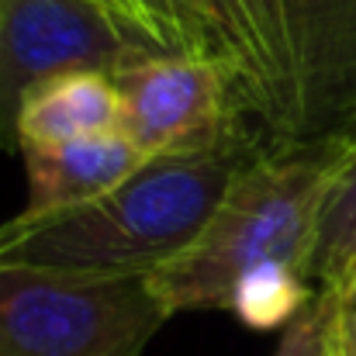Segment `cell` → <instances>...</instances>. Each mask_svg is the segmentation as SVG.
Listing matches in <instances>:
<instances>
[{
	"mask_svg": "<svg viewBox=\"0 0 356 356\" xmlns=\"http://www.w3.org/2000/svg\"><path fill=\"white\" fill-rule=\"evenodd\" d=\"M245 142L149 159L135 177L83 204L21 211L0 225V270L73 280H135L180 256L245 170Z\"/></svg>",
	"mask_w": 356,
	"mask_h": 356,
	"instance_id": "obj_1",
	"label": "cell"
},
{
	"mask_svg": "<svg viewBox=\"0 0 356 356\" xmlns=\"http://www.w3.org/2000/svg\"><path fill=\"white\" fill-rule=\"evenodd\" d=\"M343 152V128L315 138H280L236 177L204 232L145 277L166 315L225 308L236 287L263 266L308 277V249L322 194Z\"/></svg>",
	"mask_w": 356,
	"mask_h": 356,
	"instance_id": "obj_2",
	"label": "cell"
},
{
	"mask_svg": "<svg viewBox=\"0 0 356 356\" xmlns=\"http://www.w3.org/2000/svg\"><path fill=\"white\" fill-rule=\"evenodd\" d=\"M166 318L145 277L0 270V356H142Z\"/></svg>",
	"mask_w": 356,
	"mask_h": 356,
	"instance_id": "obj_3",
	"label": "cell"
},
{
	"mask_svg": "<svg viewBox=\"0 0 356 356\" xmlns=\"http://www.w3.org/2000/svg\"><path fill=\"white\" fill-rule=\"evenodd\" d=\"M111 80L121 97V131L149 159L236 142L238 111H252L236 66L215 56L145 52Z\"/></svg>",
	"mask_w": 356,
	"mask_h": 356,
	"instance_id": "obj_4",
	"label": "cell"
},
{
	"mask_svg": "<svg viewBox=\"0 0 356 356\" xmlns=\"http://www.w3.org/2000/svg\"><path fill=\"white\" fill-rule=\"evenodd\" d=\"M159 52L97 0H0V149H17L24 97L66 73H115Z\"/></svg>",
	"mask_w": 356,
	"mask_h": 356,
	"instance_id": "obj_5",
	"label": "cell"
},
{
	"mask_svg": "<svg viewBox=\"0 0 356 356\" xmlns=\"http://www.w3.org/2000/svg\"><path fill=\"white\" fill-rule=\"evenodd\" d=\"M294 76V138L356 118V0H280Z\"/></svg>",
	"mask_w": 356,
	"mask_h": 356,
	"instance_id": "obj_6",
	"label": "cell"
},
{
	"mask_svg": "<svg viewBox=\"0 0 356 356\" xmlns=\"http://www.w3.org/2000/svg\"><path fill=\"white\" fill-rule=\"evenodd\" d=\"M21 152L31 184L28 211H52L101 197L149 163V156L124 131L76 138L63 145H28Z\"/></svg>",
	"mask_w": 356,
	"mask_h": 356,
	"instance_id": "obj_7",
	"label": "cell"
},
{
	"mask_svg": "<svg viewBox=\"0 0 356 356\" xmlns=\"http://www.w3.org/2000/svg\"><path fill=\"white\" fill-rule=\"evenodd\" d=\"M121 131V97L111 73H66L35 87L17 115V149L63 145Z\"/></svg>",
	"mask_w": 356,
	"mask_h": 356,
	"instance_id": "obj_8",
	"label": "cell"
},
{
	"mask_svg": "<svg viewBox=\"0 0 356 356\" xmlns=\"http://www.w3.org/2000/svg\"><path fill=\"white\" fill-rule=\"evenodd\" d=\"M356 266V118L343 124V152L322 194L308 249V280L315 291H339Z\"/></svg>",
	"mask_w": 356,
	"mask_h": 356,
	"instance_id": "obj_9",
	"label": "cell"
},
{
	"mask_svg": "<svg viewBox=\"0 0 356 356\" xmlns=\"http://www.w3.org/2000/svg\"><path fill=\"white\" fill-rule=\"evenodd\" d=\"M229 3L256 66V80L263 90V118L273 124L280 138H294V76L284 35V7L280 0H229Z\"/></svg>",
	"mask_w": 356,
	"mask_h": 356,
	"instance_id": "obj_10",
	"label": "cell"
},
{
	"mask_svg": "<svg viewBox=\"0 0 356 356\" xmlns=\"http://www.w3.org/2000/svg\"><path fill=\"white\" fill-rule=\"evenodd\" d=\"M339 291L322 287L284 329L277 356H336V322H339Z\"/></svg>",
	"mask_w": 356,
	"mask_h": 356,
	"instance_id": "obj_11",
	"label": "cell"
},
{
	"mask_svg": "<svg viewBox=\"0 0 356 356\" xmlns=\"http://www.w3.org/2000/svg\"><path fill=\"white\" fill-rule=\"evenodd\" d=\"M124 21L159 52H184V56H194L184 31H180V21L173 14V0H118Z\"/></svg>",
	"mask_w": 356,
	"mask_h": 356,
	"instance_id": "obj_12",
	"label": "cell"
},
{
	"mask_svg": "<svg viewBox=\"0 0 356 356\" xmlns=\"http://www.w3.org/2000/svg\"><path fill=\"white\" fill-rule=\"evenodd\" d=\"M343 298V294H339ZM336 346L343 356H356V301L339 305V322H336Z\"/></svg>",
	"mask_w": 356,
	"mask_h": 356,
	"instance_id": "obj_13",
	"label": "cell"
},
{
	"mask_svg": "<svg viewBox=\"0 0 356 356\" xmlns=\"http://www.w3.org/2000/svg\"><path fill=\"white\" fill-rule=\"evenodd\" d=\"M339 294L346 298V301H356V266L350 270V277L343 280V287H339Z\"/></svg>",
	"mask_w": 356,
	"mask_h": 356,
	"instance_id": "obj_14",
	"label": "cell"
},
{
	"mask_svg": "<svg viewBox=\"0 0 356 356\" xmlns=\"http://www.w3.org/2000/svg\"><path fill=\"white\" fill-rule=\"evenodd\" d=\"M97 3H104V7H108V10H111V14H115V17H118L121 24H124V28H131V24H128V21H124V14H121L118 0H97ZM131 31H135V28H131ZM135 35H138V31H135ZM138 38H142V35H138ZM142 42H145V38H142Z\"/></svg>",
	"mask_w": 356,
	"mask_h": 356,
	"instance_id": "obj_15",
	"label": "cell"
},
{
	"mask_svg": "<svg viewBox=\"0 0 356 356\" xmlns=\"http://www.w3.org/2000/svg\"><path fill=\"white\" fill-rule=\"evenodd\" d=\"M336 356H343V353H339V346H336Z\"/></svg>",
	"mask_w": 356,
	"mask_h": 356,
	"instance_id": "obj_16",
	"label": "cell"
}]
</instances>
